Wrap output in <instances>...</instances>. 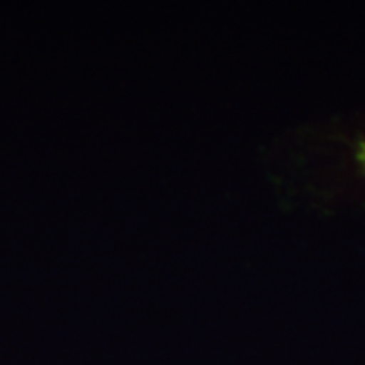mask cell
Segmentation results:
<instances>
[{
	"label": "cell",
	"mask_w": 365,
	"mask_h": 365,
	"mask_svg": "<svg viewBox=\"0 0 365 365\" xmlns=\"http://www.w3.org/2000/svg\"><path fill=\"white\" fill-rule=\"evenodd\" d=\"M359 158H360V161L364 163V166H365V143L360 145V154H359Z\"/></svg>",
	"instance_id": "6da1fadb"
}]
</instances>
